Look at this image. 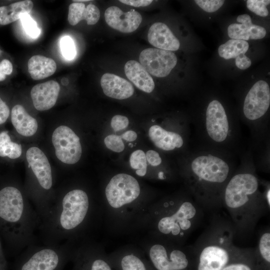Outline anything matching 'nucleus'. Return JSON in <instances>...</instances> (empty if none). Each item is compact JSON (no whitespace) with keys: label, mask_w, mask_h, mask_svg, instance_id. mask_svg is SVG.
<instances>
[{"label":"nucleus","mask_w":270,"mask_h":270,"mask_svg":"<svg viewBox=\"0 0 270 270\" xmlns=\"http://www.w3.org/2000/svg\"><path fill=\"white\" fill-rule=\"evenodd\" d=\"M74 244L66 242L54 246L30 245L21 252L16 270H64L70 262Z\"/></svg>","instance_id":"9d476101"},{"label":"nucleus","mask_w":270,"mask_h":270,"mask_svg":"<svg viewBox=\"0 0 270 270\" xmlns=\"http://www.w3.org/2000/svg\"><path fill=\"white\" fill-rule=\"evenodd\" d=\"M28 72L34 80H40L52 75L56 70V64L51 58L41 55L32 56L28 62Z\"/></svg>","instance_id":"a878e982"},{"label":"nucleus","mask_w":270,"mask_h":270,"mask_svg":"<svg viewBox=\"0 0 270 270\" xmlns=\"http://www.w3.org/2000/svg\"><path fill=\"white\" fill-rule=\"evenodd\" d=\"M204 210L185 190L156 200L150 207L142 232L152 237L184 245L202 222Z\"/></svg>","instance_id":"39448f33"},{"label":"nucleus","mask_w":270,"mask_h":270,"mask_svg":"<svg viewBox=\"0 0 270 270\" xmlns=\"http://www.w3.org/2000/svg\"><path fill=\"white\" fill-rule=\"evenodd\" d=\"M70 262L71 270H113L103 246L92 238L74 245Z\"/></svg>","instance_id":"f8f14e48"},{"label":"nucleus","mask_w":270,"mask_h":270,"mask_svg":"<svg viewBox=\"0 0 270 270\" xmlns=\"http://www.w3.org/2000/svg\"><path fill=\"white\" fill-rule=\"evenodd\" d=\"M182 171L186 190L204 210L222 208V194L236 166L233 155L198 148L191 151Z\"/></svg>","instance_id":"20e7f679"},{"label":"nucleus","mask_w":270,"mask_h":270,"mask_svg":"<svg viewBox=\"0 0 270 270\" xmlns=\"http://www.w3.org/2000/svg\"><path fill=\"white\" fill-rule=\"evenodd\" d=\"M22 152L21 145L12 142L7 131L0 133V156L15 159L20 156Z\"/></svg>","instance_id":"c85d7f7f"},{"label":"nucleus","mask_w":270,"mask_h":270,"mask_svg":"<svg viewBox=\"0 0 270 270\" xmlns=\"http://www.w3.org/2000/svg\"><path fill=\"white\" fill-rule=\"evenodd\" d=\"M102 224L100 202L94 200L84 189L75 188L54 198L38 232L44 245L66 242L76 244L94 238L93 233Z\"/></svg>","instance_id":"f257e3e1"},{"label":"nucleus","mask_w":270,"mask_h":270,"mask_svg":"<svg viewBox=\"0 0 270 270\" xmlns=\"http://www.w3.org/2000/svg\"><path fill=\"white\" fill-rule=\"evenodd\" d=\"M234 226L227 216L214 212L209 224L192 246L197 270H222L240 251L234 243Z\"/></svg>","instance_id":"0eeeda50"},{"label":"nucleus","mask_w":270,"mask_h":270,"mask_svg":"<svg viewBox=\"0 0 270 270\" xmlns=\"http://www.w3.org/2000/svg\"><path fill=\"white\" fill-rule=\"evenodd\" d=\"M126 76L136 87L147 93L152 92L154 82L150 75L137 61L127 62L124 68Z\"/></svg>","instance_id":"5701e85b"},{"label":"nucleus","mask_w":270,"mask_h":270,"mask_svg":"<svg viewBox=\"0 0 270 270\" xmlns=\"http://www.w3.org/2000/svg\"><path fill=\"white\" fill-rule=\"evenodd\" d=\"M155 201L152 194L144 192L134 176L125 173L114 175L106 182L100 202L106 230L117 236L142 232L149 208Z\"/></svg>","instance_id":"7ed1b4c3"},{"label":"nucleus","mask_w":270,"mask_h":270,"mask_svg":"<svg viewBox=\"0 0 270 270\" xmlns=\"http://www.w3.org/2000/svg\"><path fill=\"white\" fill-rule=\"evenodd\" d=\"M52 142L56 155L62 162L72 164L80 158L82 148L80 138L69 127H58L53 132Z\"/></svg>","instance_id":"4468645a"},{"label":"nucleus","mask_w":270,"mask_h":270,"mask_svg":"<svg viewBox=\"0 0 270 270\" xmlns=\"http://www.w3.org/2000/svg\"><path fill=\"white\" fill-rule=\"evenodd\" d=\"M146 156L147 161L152 166H158L162 164V159L159 154L155 150H148Z\"/></svg>","instance_id":"4c0bfd02"},{"label":"nucleus","mask_w":270,"mask_h":270,"mask_svg":"<svg viewBox=\"0 0 270 270\" xmlns=\"http://www.w3.org/2000/svg\"><path fill=\"white\" fill-rule=\"evenodd\" d=\"M10 115V109L0 98V124L6 122Z\"/></svg>","instance_id":"ea45409f"},{"label":"nucleus","mask_w":270,"mask_h":270,"mask_svg":"<svg viewBox=\"0 0 270 270\" xmlns=\"http://www.w3.org/2000/svg\"><path fill=\"white\" fill-rule=\"evenodd\" d=\"M200 140V148L234 154L240 140L239 122L230 117L222 102L213 100L204 116L191 122Z\"/></svg>","instance_id":"6e6552de"},{"label":"nucleus","mask_w":270,"mask_h":270,"mask_svg":"<svg viewBox=\"0 0 270 270\" xmlns=\"http://www.w3.org/2000/svg\"><path fill=\"white\" fill-rule=\"evenodd\" d=\"M148 39L153 46L161 50L172 51L178 50L180 43L168 26L160 22H155L149 28Z\"/></svg>","instance_id":"4be33fe9"},{"label":"nucleus","mask_w":270,"mask_h":270,"mask_svg":"<svg viewBox=\"0 0 270 270\" xmlns=\"http://www.w3.org/2000/svg\"><path fill=\"white\" fill-rule=\"evenodd\" d=\"M238 24L234 23L228 28V34L232 39L248 40L264 38L266 34L265 28L261 26L254 24L250 16L243 14L238 16Z\"/></svg>","instance_id":"6ab92c4d"},{"label":"nucleus","mask_w":270,"mask_h":270,"mask_svg":"<svg viewBox=\"0 0 270 270\" xmlns=\"http://www.w3.org/2000/svg\"><path fill=\"white\" fill-rule=\"evenodd\" d=\"M26 158L32 172L38 187L40 189L42 212L41 221L46 216L52 204V200L48 194L53 186L52 171L48 160L39 148L32 146L26 153Z\"/></svg>","instance_id":"ddd939ff"},{"label":"nucleus","mask_w":270,"mask_h":270,"mask_svg":"<svg viewBox=\"0 0 270 270\" xmlns=\"http://www.w3.org/2000/svg\"><path fill=\"white\" fill-rule=\"evenodd\" d=\"M104 142L108 149L116 152H122L124 149V144L120 136L108 135L105 138Z\"/></svg>","instance_id":"f704fd0d"},{"label":"nucleus","mask_w":270,"mask_h":270,"mask_svg":"<svg viewBox=\"0 0 270 270\" xmlns=\"http://www.w3.org/2000/svg\"><path fill=\"white\" fill-rule=\"evenodd\" d=\"M222 206L228 211L236 236L250 235L270 209V184L260 180L250 154H246L227 182Z\"/></svg>","instance_id":"f03ea898"},{"label":"nucleus","mask_w":270,"mask_h":270,"mask_svg":"<svg viewBox=\"0 0 270 270\" xmlns=\"http://www.w3.org/2000/svg\"><path fill=\"white\" fill-rule=\"evenodd\" d=\"M130 167L135 170L136 174L140 177L145 176L147 174V164L146 154L140 150L134 152L130 156Z\"/></svg>","instance_id":"c756f323"},{"label":"nucleus","mask_w":270,"mask_h":270,"mask_svg":"<svg viewBox=\"0 0 270 270\" xmlns=\"http://www.w3.org/2000/svg\"><path fill=\"white\" fill-rule=\"evenodd\" d=\"M60 48L63 56L67 60L74 58L76 54L74 42L69 36L62 38L60 42Z\"/></svg>","instance_id":"72a5a7b5"},{"label":"nucleus","mask_w":270,"mask_h":270,"mask_svg":"<svg viewBox=\"0 0 270 270\" xmlns=\"http://www.w3.org/2000/svg\"><path fill=\"white\" fill-rule=\"evenodd\" d=\"M128 118L120 114L113 116L110 122V126L116 132L124 129L128 126Z\"/></svg>","instance_id":"e433bc0d"},{"label":"nucleus","mask_w":270,"mask_h":270,"mask_svg":"<svg viewBox=\"0 0 270 270\" xmlns=\"http://www.w3.org/2000/svg\"><path fill=\"white\" fill-rule=\"evenodd\" d=\"M270 105V88L264 80L256 82L247 93L244 102L243 116L245 124L258 142L268 141V123L264 116Z\"/></svg>","instance_id":"9b49d317"},{"label":"nucleus","mask_w":270,"mask_h":270,"mask_svg":"<svg viewBox=\"0 0 270 270\" xmlns=\"http://www.w3.org/2000/svg\"><path fill=\"white\" fill-rule=\"evenodd\" d=\"M251 250V248H241L235 258L236 262H229L222 270H254L248 261L245 262Z\"/></svg>","instance_id":"7c9ffc66"},{"label":"nucleus","mask_w":270,"mask_h":270,"mask_svg":"<svg viewBox=\"0 0 270 270\" xmlns=\"http://www.w3.org/2000/svg\"><path fill=\"white\" fill-rule=\"evenodd\" d=\"M60 90L58 83L53 80L35 85L30 91L34 107L40 111L50 110L56 104Z\"/></svg>","instance_id":"a211bd4d"},{"label":"nucleus","mask_w":270,"mask_h":270,"mask_svg":"<svg viewBox=\"0 0 270 270\" xmlns=\"http://www.w3.org/2000/svg\"><path fill=\"white\" fill-rule=\"evenodd\" d=\"M148 136L158 148L165 151L180 149L184 146V136L175 131L168 130L160 125L154 124L150 127Z\"/></svg>","instance_id":"aec40b11"},{"label":"nucleus","mask_w":270,"mask_h":270,"mask_svg":"<svg viewBox=\"0 0 270 270\" xmlns=\"http://www.w3.org/2000/svg\"><path fill=\"white\" fill-rule=\"evenodd\" d=\"M6 78V75L4 74L0 66V81H2Z\"/></svg>","instance_id":"c03bdc74"},{"label":"nucleus","mask_w":270,"mask_h":270,"mask_svg":"<svg viewBox=\"0 0 270 270\" xmlns=\"http://www.w3.org/2000/svg\"><path fill=\"white\" fill-rule=\"evenodd\" d=\"M154 270H188L191 246L179 245L145 234L138 242Z\"/></svg>","instance_id":"1a4fd4ad"},{"label":"nucleus","mask_w":270,"mask_h":270,"mask_svg":"<svg viewBox=\"0 0 270 270\" xmlns=\"http://www.w3.org/2000/svg\"><path fill=\"white\" fill-rule=\"evenodd\" d=\"M104 18L110 27L124 33L136 30L142 21L141 14L134 10L124 12L116 6H111L106 10Z\"/></svg>","instance_id":"f3484780"},{"label":"nucleus","mask_w":270,"mask_h":270,"mask_svg":"<svg viewBox=\"0 0 270 270\" xmlns=\"http://www.w3.org/2000/svg\"><path fill=\"white\" fill-rule=\"evenodd\" d=\"M139 60L149 74L158 78L168 76L177 63V58L172 52L156 48L142 50Z\"/></svg>","instance_id":"dca6fc26"},{"label":"nucleus","mask_w":270,"mask_h":270,"mask_svg":"<svg viewBox=\"0 0 270 270\" xmlns=\"http://www.w3.org/2000/svg\"><path fill=\"white\" fill-rule=\"evenodd\" d=\"M107 258L114 270H154L142 250L134 244L117 248Z\"/></svg>","instance_id":"2eb2a0df"},{"label":"nucleus","mask_w":270,"mask_h":270,"mask_svg":"<svg viewBox=\"0 0 270 270\" xmlns=\"http://www.w3.org/2000/svg\"><path fill=\"white\" fill-rule=\"evenodd\" d=\"M11 120L16 132L23 136H32L37 131L36 120L30 116L22 105L16 104L12 108Z\"/></svg>","instance_id":"393cba45"},{"label":"nucleus","mask_w":270,"mask_h":270,"mask_svg":"<svg viewBox=\"0 0 270 270\" xmlns=\"http://www.w3.org/2000/svg\"><path fill=\"white\" fill-rule=\"evenodd\" d=\"M194 2L201 8L208 12L216 11L224 2V0H196Z\"/></svg>","instance_id":"c9c22d12"},{"label":"nucleus","mask_w":270,"mask_h":270,"mask_svg":"<svg viewBox=\"0 0 270 270\" xmlns=\"http://www.w3.org/2000/svg\"><path fill=\"white\" fill-rule=\"evenodd\" d=\"M248 48L249 44L246 41L231 39L219 46L218 52L220 57L226 60L236 58L245 54Z\"/></svg>","instance_id":"cd10ccee"},{"label":"nucleus","mask_w":270,"mask_h":270,"mask_svg":"<svg viewBox=\"0 0 270 270\" xmlns=\"http://www.w3.org/2000/svg\"><path fill=\"white\" fill-rule=\"evenodd\" d=\"M235 59L236 66L240 70H246L252 64L250 60L245 54H241Z\"/></svg>","instance_id":"58836bf2"},{"label":"nucleus","mask_w":270,"mask_h":270,"mask_svg":"<svg viewBox=\"0 0 270 270\" xmlns=\"http://www.w3.org/2000/svg\"><path fill=\"white\" fill-rule=\"evenodd\" d=\"M22 27L26 32L33 38H37L40 34V30L36 22L28 14L22 15L20 17Z\"/></svg>","instance_id":"2f4dec72"},{"label":"nucleus","mask_w":270,"mask_h":270,"mask_svg":"<svg viewBox=\"0 0 270 270\" xmlns=\"http://www.w3.org/2000/svg\"><path fill=\"white\" fill-rule=\"evenodd\" d=\"M100 86L106 96L115 99L128 98L134 92V88L130 82L112 74H104L100 79Z\"/></svg>","instance_id":"412c9836"},{"label":"nucleus","mask_w":270,"mask_h":270,"mask_svg":"<svg viewBox=\"0 0 270 270\" xmlns=\"http://www.w3.org/2000/svg\"><path fill=\"white\" fill-rule=\"evenodd\" d=\"M0 222H3L8 240L17 252L36 244L40 220L22 190L14 186L0 190Z\"/></svg>","instance_id":"423d86ee"},{"label":"nucleus","mask_w":270,"mask_h":270,"mask_svg":"<svg viewBox=\"0 0 270 270\" xmlns=\"http://www.w3.org/2000/svg\"><path fill=\"white\" fill-rule=\"evenodd\" d=\"M0 66L4 74L9 75L12 71V64L8 60L4 59L0 63Z\"/></svg>","instance_id":"79ce46f5"},{"label":"nucleus","mask_w":270,"mask_h":270,"mask_svg":"<svg viewBox=\"0 0 270 270\" xmlns=\"http://www.w3.org/2000/svg\"><path fill=\"white\" fill-rule=\"evenodd\" d=\"M120 2L127 5L135 6H146L150 5L152 2V0H120Z\"/></svg>","instance_id":"a19ab883"},{"label":"nucleus","mask_w":270,"mask_h":270,"mask_svg":"<svg viewBox=\"0 0 270 270\" xmlns=\"http://www.w3.org/2000/svg\"><path fill=\"white\" fill-rule=\"evenodd\" d=\"M270 3L269 0H248L247 8L256 14L265 17L268 16V11L266 6Z\"/></svg>","instance_id":"473e14b6"},{"label":"nucleus","mask_w":270,"mask_h":270,"mask_svg":"<svg viewBox=\"0 0 270 270\" xmlns=\"http://www.w3.org/2000/svg\"><path fill=\"white\" fill-rule=\"evenodd\" d=\"M100 12L98 8L93 4L86 6L82 2H75L68 7V21L72 26H75L84 20L89 25L95 24L99 20Z\"/></svg>","instance_id":"b1692460"},{"label":"nucleus","mask_w":270,"mask_h":270,"mask_svg":"<svg viewBox=\"0 0 270 270\" xmlns=\"http://www.w3.org/2000/svg\"><path fill=\"white\" fill-rule=\"evenodd\" d=\"M34 6L32 0H25L0 7V24L6 25L20 18L22 15L28 14Z\"/></svg>","instance_id":"bb28decb"},{"label":"nucleus","mask_w":270,"mask_h":270,"mask_svg":"<svg viewBox=\"0 0 270 270\" xmlns=\"http://www.w3.org/2000/svg\"><path fill=\"white\" fill-rule=\"evenodd\" d=\"M120 136L126 141L132 142L137 138V134L133 130H128L122 134Z\"/></svg>","instance_id":"37998d69"}]
</instances>
